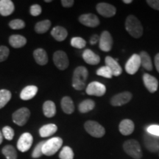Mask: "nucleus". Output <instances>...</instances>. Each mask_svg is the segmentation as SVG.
Instances as JSON below:
<instances>
[{
    "mask_svg": "<svg viewBox=\"0 0 159 159\" xmlns=\"http://www.w3.org/2000/svg\"><path fill=\"white\" fill-rule=\"evenodd\" d=\"M95 107V102L92 99H85L79 105V111L82 114H85L92 111Z\"/></svg>",
    "mask_w": 159,
    "mask_h": 159,
    "instance_id": "obj_30",
    "label": "nucleus"
},
{
    "mask_svg": "<svg viewBox=\"0 0 159 159\" xmlns=\"http://www.w3.org/2000/svg\"><path fill=\"white\" fill-rule=\"evenodd\" d=\"M96 8L99 14L105 18H110L114 16L116 14V7L114 5L105 2H101L97 4Z\"/></svg>",
    "mask_w": 159,
    "mask_h": 159,
    "instance_id": "obj_12",
    "label": "nucleus"
},
{
    "mask_svg": "<svg viewBox=\"0 0 159 159\" xmlns=\"http://www.w3.org/2000/svg\"><path fill=\"white\" fill-rule=\"evenodd\" d=\"M123 149L128 156L134 159H141L142 157V152L139 143L134 139L126 141L123 144Z\"/></svg>",
    "mask_w": 159,
    "mask_h": 159,
    "instance_id": "obj_4",
    "label": "nucleus"
},
{
    "mask_svg": "<svg viewBox=\"0 0 159 159\" xmlns=\"http://www.w3.org/2000/svg\"><path fill=\"white\" fill-rule=\"evenodd\" d=\"M12 94L9 90L2 89L0 90V109H2L7 104L11 99Z\"/></svg>",
    "mask_w": 159,
    "mask_h": 159,
    "instance_id": "obj_32",
    "label": "nucleus"
},
{
    "mask_svg": "<svg viewBox=\"0 0 159 159\" xmlns=\"http://www.w3.org/2000/svg\"><path fill=\"white\" fill-rule=\"evenodd\" d=\"M141 66V60L139 55L134 54L125 64V70L129 75H134Z\"/></svg>",
    "mask_w": 159,
    "mask_h": 159,
    "instance_id": "obj_11",
    "label": "nucleus"
},
{
    "mask_svg": "<svg viewBox=\"0 0 159 159\" xmlns=\"http://www.w3.org/2000/svg\"><path fill=\"white\" fill-rule=\"evenodd\" d=\"M61 108L65 114H71L75 111V105L72 99L69 97H63L61 102Z\"/></svg>",
    "mask_w": 159,
    "mask_h": 159,
    "instance_id": "obj_26",
    "label": "nucleus"
},
{
    "mask_svg": "<svg viewBox=\"0 0 159 159\" xmlns=\"http://www.w3.org/2000/svg\"><path fill=\"white\" fill-rule=\"evenodd\" d=\"M9 27L13 30H21L25 27V23L21 19H13L10 21Z\"/></svg>",
    "mask_w": 159,
    "mask_h": 159,
    "instance_id": "obj_36",
    "label": "nucleus"
},
{
    "mask_svg": "<svg viewBox=\"0 0 159 159\" xmlns=\"http://www.w3.org/2000/svg\"><path fill=\"white\" fill-rule=\"evenodd\" d=\"M147 133L148 134L154 135V136H159V125H152L149 126L147 129Z\"/></svg>",
    "mask_w": 159,
    "mask_h": 159,
    "instance_id": "obj_41",
    "label": "nucleus"
},
{
    "mask_svg": "<svg viewBox=\"0 0 159 159\" xmlns=\"http://www.w3.org/2000/svg\"><path fill=\"white\" fill-rule=\"evenodd\" d=\"M147 3L152 8L159 11V0H148V1H147Z\"/></svg>",
    "mask_w": 159,
    "mask_h": 159,
    "instance_id": "obj_42",
    "label": "nucleus"
},
{
    "mask_svg": "<svg viewBox=\"0 0 159 159\" xmlns=\"http://www.w3.org/2000/svg\"><path fill=\"white\" fill-rule=\"evenodd\" d=\"M43 112L46 117L52 118L56 114V106L54 102L48 100L46 101L43 105Z\"/></svg>",
    "mask_w": 159,
    "mask_h": 159,
    "instance_id": "obj_27",
    "label": "nucleus"
},
{
    "mask_svg": "<svg viewBox=\"0 0 159 159\" xmlns=\"http://www.w3.org/2000/svg\"><path fill=\"white\" fill-rule=\"evenodd\" d=\"M51 25V21L49 20H43L35 25V31L38 34H43L49 30Z\"/></svg>",
    "mask_w": 159,
    "mask_h": 159,
    "instance_id": "obj_29",
    "label": "nucleus"
},
{
    "mask_svg": "<svg viewBox=\"0 0 159 159\" xmlns=\"http://www.w3.org/2000/svg\"><path fill=\"white\" fill-rule=\"evenodd\" d=\"M60 159H73L74 158V152L72 149L68 146H65L61 150L59 154Z\"/></svg>",
    "mask_w": 159,
    "mask_h": 159,
    "instance_id": "obj_33",
    "label": "nucleus"
},
{
    "mask_svg": "<svg viewBox=\"0 0 159 159\" xmlns=\"http://www.w3.org/2000/svg\"><path fill=\"white\" fill-rule=\"evenodd\" d=\"M139 57H140L141 60V66H142L143 68L147 69L148 71H152V63L150 55H149L146 52L142 51L141 52L140 54H139Z\"/></svg>",
    "mask_w": 159,
    "mask_h": 159,
    "instance_id": "obj_28",
    "label": "nucleus"
},
{
    "mask_svg": "<svg viewBox=\"0 0 159 159\" xmlns=\"http://www.w3.org/2000/svg\"><path fill=\"white\" fill-rule=\"evenodd\" d=\"M74 0H62L61 1V5L64 7H71L74 5Z\"/></svg>",
    "mask_w": 159,
    "mask_h": 159,
    "instance_id": "obj_43",
    "label": "nucleus"
},
{
    "mask_svg": "<svg viewBox=\"0 0 159 159\" xmlns=\"http://www.w3.org/2000/svg\"><path fill=\"white\" fill-rule=\"evenodd\" d=\"M2 141H3V135H2V133L0 131V144L2 143Z\"/></svg>",
    "mask_w": 159,
    "mask_h": 159,
    "instance_id": "obj_46",
    "label": "nucleus"
},
{
    "mask_svg": "<svg viewBox=\"0 0 159 159\" xmlns=\"http://www.w3.org/2000/svg\"><path fill=\"white\" fill-rule=\"evenodd\" d=\"M131 99H132V94L128 91H125L114 95L111 99V104L113 106H121L128 103Z\"/></svg>",
    "mask_w": 159,
    "mask_h": 159,
    "instance_id": "obj_14",
    "label": "nucleus"
},
{
    "mask_svg": "<svg viewBox=\"0 0 159 159\" xmlns=\"http://www.w3.org/2000/svg\"><path fill=\"white\" fill-rule=\"evenodd\" d=\"M2 133L3 137H5V139H7V140H8V141L12 140V139H13V137H14V135H15V133H14V130H13V129L10 126L4 127V128H2Z\"/></svg>",
    "mask_w": 159,
    "mask_h": 159,
    "instance_id": "obj_37",
    "label": "nucleus"
},
{
    "mask_svg": "<svg viewBox=\"0 0 159 159\" xmlns=\"http://www.w3.org/2000/svg\"><path fill=\"white\" fill-rule=\"evenodd\" d=\"M14 4L11 0H0V14L8 16L14 11Z\"/></svg>",
    "mask_w": 159,
    "mask_h": 159,
    "instance_id": "obj_18",
    "label": "nucleus"
},
{
    "mask_svg": "<svg viewBox=\"0 0 159 159\" xmlns=\"http://www.w3.org/2000/svg\"><path fill=\"white\" fill-rule=\"evenodd\" d=\"M71 45L77 49H83L86 45V41L83 38L74 37L71 40Z\"/></svg>",
    "mask_w": 159,
    "mask_h": 159,
    "instance_id": "obj_34",
    "label": "nucleus"
},
{
    "mask_svg": "<svg viewBox=\"0 0 159 159\" xmlns=\"http://www.w3.org/2000/svg\"><path fill=\"white\" fill-rule=\"evenodd\" d=\"M33 142V137L30 133H24L17 142V148L20 152H25L30 149Z\"/></svg>",
    "mask_w": 159,
    "mask_h": 159,
    "instance_id": "obj_8",
    "label": "nucleus"
},
{
    "mask_svg": "<svg viewBox=\"0 0 159 159\" xmlns=\"http://www.w3.org/2000/svg\"><path fill=\"white\" fill-rule=\"evenodd\" d=\"M85 91L87 94L91 95V96L102 97L106 92V87L102 83L94 81L87 85Z\"/></svg>",
    "mask_w": 159,
    "mask_h": 159,
    "instance_id": "obj_10",
    "label": "nucleus"
},
{
    "mask_svg": "<svg viewBox=\"0 0 159 159\" xmlns=\"http://www.w3.org/2000/svg\"><path fill=\"white\" fill-rule=\"evenodd\" d=\"M38 90L39 89L35 85H27L21 91L20 98L22 100H30L36 95Z\"/></svg>",
    "mask_w": 159,
    "mask_h": 159,
    "instance_id": "obj_21",
    "label": "nucleus"
},
{
    "mask_svg": "<svg viewBox=\"0 0 159 159\" xmlns=\"http://www.w3.org/2000/svg\"><path fill=\"white\" fill-rule=\"evenodd\" d=\"M84 128L89 135L95 138H101L105 134V128L95 121H87L84 124Z\"/></svg>",
    "mask_w": 159,
    "mask_h": 159,
    "instance_id": "obj_5",
    "label": "nucleus"
},
{
    "mask_svg": "<svg viewBox=\"0 0 159 159\" xmlns=\"http://www.w3.org/2000/svg\"><path fill=\"white\" fill-rule=\"evenodd\" d=\"M45 141H43V142H39V144L36 145V147L34 148L33 152H32V157L33 158H40L41 156H43V152H42V148L43 145L44 144Z\"/></svg>",
    "mask_w": 159,
    "mask_h": 159,
    "instance_id": "obj_38",
    "label": "nucleus"
},
{
    "mask_svg": "<svg viewBox=\"0 0 159 159\" xmlns=\"http://www.w3.org/2000/svg\"><path fill=\"white\" fill-rule=\"evenodd\" d=\"M113 39L108 31H103L99 37V47L103 52H109L112 49Z\"/></svg>",
    "mask_w": 159,
    "mask_h": 159,
    "instance_id": "obj_13",
    "label": "nucleus"
},
{
    "mask_svg": "<svg viewBox=\"0 0 159 159\" xmlns=\"http://www.w3.org/2000/svg\"><path fill=\"white\" fill-rule=\"evenodd\" d=\"M10 50L5 46H0V62H3L9 56Z\"/></svg>",
    "mask_w": 159,
    "mask_h": 159,
    "instance_id": "obj_39",
    "label": "nucleus"
},
{
    "mask_svg": "<svg viewBox=\"0 0 159 159\" xmlns=\"http://www.w3.org/2000/svg\"><path fill=\"white\" fill-rule=\"evenodd\" d=\"M2 152L6 159H17V152L12 145H6L2 148Z\"/></svg>",
    "mask_w": 159,
    "mask_h": 159,
    "instance_id": "obj_31",
    "label": "nucleus"
},
{
    "mask_svg": "<svg viewBox=\"0 0 159 159\" xmlns=\"http://www.w3.org/2000/svg\"><path fill=\"white\" fill-rule=\"evenodd\" d=\"M51 35L57 41H63L66 39L68 35V32L66 29L61 26H56L52 30Z\"/></svg>",
    "mask_w": 159,
    "mask_h": 159,
    "instance_id": "obj_23",
    "label": "nucleus"
},
{
    "mask_svg": "<svg viewBox=\"0 0 159 159\" xmlns=\"http://www.w3.org/2000/svg\"><path fill=\"white\" fill-rule=\"evenodd\" d=\"M120 133L124 136L132 134L134 130V123L130 119H123L119 126Z\"/></svg>",
    "mask_w": 159,
    "mask_h": 159,
    "instance_id": "obj_19",
    "label": "nucleus"
},
{
    "mask_svg": "<svg viewBox=\"0 0 159 159\" xmlns=\"http://www.w3.org/2000/svg\"><path fill=\"white\" fill-rule=\"evenodd\" d=\"M83 58L85 62L90 65H97L100 62V57L91 49H85L83 52Z\"/></svg>",
    "mask_w": 159,
    "mask_h": 159,
    "instance_id": "obj_20",
    "label": "nucleus"
},
{
    "mask_svg": "<svg viewBox=\"0 0 159 159\" xmlns=\"http://www.w3.org/2000/svg\"><path fill=\"white\" fill-rule=\"evenodd\" d=\"M97 75H99V76L105 77V78H112V77L114 76L112 71H111V69H109V67L107 66H102L97 69Z\"/></svg>",
    "mask_w": 159,
    "mask_h": 159,
    "instance_id": "obj_35",
    "label": "nucleus"
},
{
    "mask_svg": "<svg viewBox=\"0 0 159 159\" xmlns=\"http://www.w3.org/2000/svg\"><path fill=\"white\" fill-rule=\"evenodd\" d=\"M33 57L39 65L44 66L48 63V55L43 49L39 48L33 52Z\"/></svg>",
    "mask_w": 159,
    "mask_h": 159,
    "instance_id": "obj_22",
    "label": "nucleus"
},
{
    "mask_svg": "<svg viewBox=\"0 0 159 159\" xmlns=\"http://www.w3.org/2000/svg\"><path fill=\"white\" fill-rule=\"evenodd\" d=\"M144 146L151 152L159 151V136L146 133L144 135Z\"/></svg>",
    "mask_w": 159,
    "mask_h": 159,
    "instance_id": "obj_9",
    "label": "nucleus"
},
{
    "mask_svg": "<svg viewBox=\"0 0 159 159\" xmlns=\"http://www.w3.org/2000/svg\"><path fill=\"white\" fill-rule=\"evenodd\" d=\"M125 28L131 36L139 39L143 35V27L140 21L133 15L128 16L125 21Z\"/></svg>",
    "mask_w": 159,
    "mask_h": 159,
    "instance_id": "obj_2",
    "label": "nucleus"
},
{
    "mask_svg": "<svg viewBox=\"0 0 159 159\" xmlns=\"http://www.w3.org/2000/svg\"><path fill=\"white\" fill-rule=\"evenodd\" d=\"M143 81L147 89L150 93H155L158 87V81L156 77L149 74H144L143 76Z\"/></svg>",
    "mask_w": 159,
    "mask_h": 159,
    "instance_id": "obj_17",
    "label": "nucleus"
},
{
    "mask_svg": "<svg viewBox=\"0 0 159 159\" xmlns=\"http://www.w3.org/2000/svg\"><path fill=\"white\" fill-rule=\"evenodd\" d=\"M30 116V111L27 108H21L16 111L12 115L13 122L19 126H24Z\"/></svg>",
    "mask_w": 159,
    "mask_h": 159,
    "instance_id": "obj_6",
    "label": "nucleus"
},
{
    "mask_svg": "<svg viewBox=\"0 0 159 159\" xmlns=\"http://www.w3.org/2000/svg\"><path fill=\"white\" fill-rule=\"evenodd\" d=\"M79 21L82 25L89 27H96L99 25V20L93 13H85L79 17Z\"/></svg>",
    "mask_w": 159,
    "mask_h": 159,
    "instance_id": "obj_15",
    "label": "nucleus"
},
{
    "mask_svg": "<svg viewBox=\"0 0 159 159\" xmlns=\"http://www.w3.org/2000/svg\"><path fill=\"white\" fill-rule=\"evenodd\" d=\"M53 61L55 65L60 70H65L68 68L69 61L65 52L58 50L56 51L53 55Z\"/></svg>",
    "mask_w": 159,
    "mask_h": 159,
    "instance_id": "obj_7",
    "label": "nucleus"
},
{
    "mask_svg": "<svg viewBox=\"0 0 159 159\" xmlns=\"http://www.w3.org/2000/svg\"><path fill=\"white\" fill-rule=\"evenodd\" d=\"M63 144V139L60 137H53L47 141H45L43 145V154L47 156L55 155L60 150Z\"/></svg>",
    "mask_w": 159,
    "mask_h": 159,
    "instance_id": "obj_3",
    "label": "nucleus"
},
{
    "mask_svg": "<svg viewBox=\"0 0 159 159\" xmlns=\"http://www.w3.org/2000/svg\"><path fill=\"white\" fill-rule=\"evenodd\" d=\"M155 66H156L158 72H159V53H158L155 57Z\"/></svg>",
    "mask_w": 159,
    "mask_h": 159,
    "instance_id": "obj_45",
    "label": "nucleus"
},
{
    "mask_svg": "<svg viewBox=\"0 0 159 159\" xmlns=\"http://www.w3.org/2000/svg\"><path fill=\"white\" fill-rule=\"evenodd\" d=\"M42 12V8L39 5H33L30 8V13L33 16H39Z\"/></svg>",
    "mask_w": 159,
    "mask_h": 159,
    "instance_id": "obj_40",
    "label": "nucleus"
},
{
    "mask_svg": "<svg viewBox=\"0 0 159 159\" xmlns=\"http://www.w3.org/2000/svg\"><path fill=\"white\" fill-rule=\"evenodd\" d=\"M9 43L13 48H21L27 43V39L21 35H12L9 38Z\"/></svg>",
    "mask_w": 159,
    "mask_h": 159,
    "instance_id": "obj_25",
    "label": "nucleus"
},
{
    "mask_svg": "<svg viewBox=\"0 0 159 159\" xmlns=\"http://www.w3.org/2000/svg\"><path fill=\"white\" fill-rule=\"evenodd\" d=\"M99 41V37L97 35H93L90 39V43L91 45H95Z\"/></svg>",
    "mask_w": 159,
    "mask_h": 159,
    "instance_id": "obj_44",
    "label": "nucleus"
},
{
    "mask_svg": "<svg viewBox=\"0 0 159 159\" xmlns=\"http://www.w3.org/2000/svg\"><path fill=\"white\" fill-rule=\"evenodd\" d=\"M105 66L109 67L114 76H119L122 72V69L119 64L118 59H114L111 56H107L105 59Z\"/></svg>",
    "mask_w": 159,
    "mask_h": 159,
    "instance_id": "obj_16",
    "label": "nucleus"
},
{
    "mask_svg": "<svg viewBox=\"0 0 159 159\" xmlns=\"http://www.w3.org/2000/svg\"><path fill=\"white\" fill-rule=\"evenodd\" d=\"M89 77V71L84 66H78L75 69L72 77V86L76 90L85 89V83Z\"/></svg>",
    "mask_w": 159,
    "mask_h": 159,
    "instance_id": "obj_1",
    "label": "nucleus"
},
{
    "mask_svg": "<svg viewBox=\"0 0 159 159\" xmlns=\"http://www.w3.org/2000/svg\"><path fill=\"white\" fill-rule=\"evenodd\" d=\"M123 2L125 4H130L132 3V0H123Z\"/></svg>",
    "mask_w": 159,
    "mask_h": 159,
    "instance_id": "obj_47",
    "label": "nucleus"
},
{
    "mask_svg": "<svg viewBox=\"0 0 159 159\" xmlns=\"http://www.w3.org/2000/svg\"><path fill=\"white\" fill-rule=\"evenodd\" d=\"M57 130V127L55 124H47L43 125L39 129L40 136L42 138H47V137L52 136Z\"/></svg>",
    "mask_w": 159,
    "mask_h": 159,
    "instance_id": "obj_24",
    "label": "nucleus"
},
{
    "mask_svg": "<svg viewBox=\"0 0 159 159\" xmlns=\"http://www.w3.org/2000/svg\"><path fill=\"white\" fill-rule=\"evenodd\" d=\"M45 2H52V0H45Z\"/></svg>",
    "mask_w": 159,
    "mask_h": 159,
    "instance_id": "obj_48",
    "label": "nucleus"
}]
</instances>
